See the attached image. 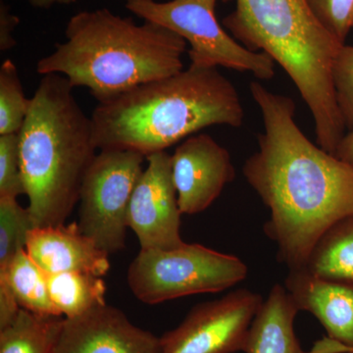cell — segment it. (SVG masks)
<instances>
[{
  "label": "cell",
  "instance_id": "cell-12",
  "mask_svg": "<svg viewBox=\"0 0 353 353\" xmlns=\"http://www.w3.org/2000/svg\"><path fill=\"white\" fill-rule=\"evenodd\" d=\"M55 353H161L160 338L134 326L108 303L64 318Z\"/></svg>",
  "mask_w": 353,
  "mask_h": 353
},
{
  "label": "cell",
  "instance_id": "cell-20",
  "mask_svg": "<svg viewBox=\"0 0 353 353\" xmlns=\"http://www.w3.org/2000/svg\"><path fill=\"white\" fill-rule=\"evenodd\" d=\"M30 105L17 66L12 60H4L0 66V136L21 131Z\"/></svg>",
  "mask_w": 353,
  "mask_h": 353
},
{
  "label": "cell",
  "instance_id": "cell-6",
  "mask_svg": "<svg viewBox=\"0 0 353 353\" xmlns=\"http://www.w3.org/2000/svg\"><path fill=\"white\" fill-rule=\"evenodd\" d=\"M239 257L199 243L173 250H141L128 270L132 294L146 304H158L197 294H214L248 277Z\"/></svg>",
  "mask_w": 353,
  "mask_h": 353
},
{
  "label": "cell",
  "instance_id": "cell-28",
  "mask_svg": "<svg viewBox=\"0 0 353 353\" xmlns=\"http://www.w3.org/2000/svg\"><path fill=\"white\" fill-rule=\"evenodd\" d=\"M30 6L37 9H50L59 6H71L76 3L78 0H27Z\"/></svg>",
  "mask_w": 353,
  "mask_h": 353
},
{
  "label": "cell",
  "instance_id": "cell-21",
  "mask_svg": "<svg viewBox=\"0 0 353 353\" xmlns=\"http://www.w3.org/2000/svg\"><path fill=\"white\" fill-rule=\"evenodd\" d=\"M32 226L28 208L17 199L0 197V270L6 268L20 250H26Z\"/></svg>",
  "mask_w": 353,
  "mask_h": 353
},
{
  "label": "cell",
  "instance_id": "cell-22",
  "mask_svg": "<svg viewBox=\"0 0 353 353\" xmlns=\"http://www.w3.org/2000/svg\"><path fill=\"white\" fill-rule=\"evenodd\" d=\"M25 194L18 134L0 136V197Z\"/></svg>",
  "mask_w": 353,
  "mask_h": 353
},
{
  "label": "cell",
  "instance_id": "cell-24",
  "mask_svg": "<svg viewBox=\"0 0 353 353\" xmlns=\"http://www.w3.org/2000/svg\"><path fill=\"white\" fill-rule=\"evenodd\" d=\"M309 7L325 28L345 43L352 28L353 0H307Z\"/></svg>",
  "mask_w": 353,
  "mask_h": 353
},
{
  "label": "cell",
  "instance_id": "cell-19",
  "mask_svg": "<svg viewBox=\"0 0 353 353\" xmlns=\"http://www.w3.org/2000/svg\"><path fill=\"white\" fill-rule=\"evenodd\" d=\"M64 318L21 308L12 324L0 330V353H55Z\"/></svg>",
  "mask_w": 353,
  "mask_h": 353
},
{
  "label": "cell",
  "instance_id": "cell-1",
  "mask_svg": "<svg viewBox=\"0 0 353 353\" xmlns=\"http://www.w3.org/2000/svg\"><path fill=\"white\" fill-rule=\"evenodd\" d=\"M250 90L264 132L243 175L270 210L264 232L277 245L278 259L299 270L322 234L353 214V165L309 141L290 97L259 82Z\"/></svg>",
  "mask_w": 353,
  "mask_h": 353
},
{
  "label": "cell",
  "instance_id": "cell-8",
  "mask_svg": "<svg viewBox=\"0 0 353 353\" xmlns=\"http://www.w3.org/2000/svg\"><path fill=\"white\" fill-rule=\"evenodd\" d=\"M145 159L132 150H99L83 178L79 226L108 254L125 248L130 201Z\"/></svg>",
  "mask_w": 353,
  "mask_h": 353
},
{
  "label": "cell",
  "instance_id": "cell-29",
  "mask_svg": "<svg viewBox=\"0 0 353 353\" xmlns=\"http://www.w3.org/2000/svg\"><path fill=\"white\" fill-rule=\"evenodd\" d=\"M352 28H353V11H352Z\"/></svg>",
  "mask_w": 353,
  "mask_h": 353
},
{
  "label": "cell",
  "instance_id": "cell-13",
  "mask_svg": "<svg viewBox=\"0 0 353 353\" xmlns=\"http://www.w3.org/2000/svg\"><path fill=\"white\" fill-rule=\"evenodd\" d=\"M285 288L299 310L315 316L329 334L317 343L319 353H353V283L327 280L290 270Z\"/></svg>",
  "mask_w": 353,
  "mask_h": 353
},
{
  "label": "cell",
  "instance_id": "cell-10",
  "mask_svg": "<svg viewBox=\"0 0 353 353\" xmlns=\"http://www.w3.org/2000/svg\"><path fill=\"white\" fill-rule=\"evenodd\" d=\"M148 166L139 178L128 211V226L141 250H173L183 245L181 213L172 176L171 155L166 152L146 157Z\"/></svg>",
  "mask_w": 353,
  "mask_h": 353
},
{
  "label": "cell",
  "instance_id": "cell-9",
  "mask_svg": "<svg viewBox=\"0 0 353 353\" xmlns=\"http://www.w3.org/2000/svg\"><path fill=\"white\" fill-rule=\"evenodd\" d=\"M264 299L246 289L194 306L176 328L160 338L161 353L243 352Z\"/></svg>",
  "mask_w": 353,
  "mask_h": 353
},
{
  "label": "cell",
  "instance_id": "cell-2",
  "mask_svg": "<svg viewBox=\"0 0 353 353\" xmlns=\"http://www.w3.org/2000/svg\"><path fill=\"white\" fill-rule=\"evenodd\" d=\"M97 150L148 157L205 128H240L245 111L234 83L218 68H189L99 102L92 116Z\"/></svg>",
  "mask_w": 353,
  "mask_h": 353
},
{
  "label": "cell",
  "instance_id": "cell-3",
  "mask_svg": "<svg viewBox=\"0 0 353 353\" xmlns=\"http://www.w3.org/2000/svg\"><path fill=\"white\" fill-rule=\"evenodd\" d=\"M65 38L39 60L37 72L66 77L97 102L182 71L188 50L187 41L163 26L137 24L108 8L72 16Z\"/></svg>",
  "mask_w": 353,
  "mask_h": 353
},
{
  "label": "cell",
  "instance_id": "cell-14",
  "mask_svg": "<svg viewBox=\"0 0 353 353\" xmlns=\"http://www.w3.org/2000/svg\"><path fill=\"white\" fill-rule=\"evenodd\" d=\"M26 252L44 273L81 272L102 277L110 270L108 253L85 236L77 222L32 228Z\"/></svg>",
  "mask_w": 353,
  "mask_h": 353
},
{
  "label": "cell",
  "instance_id": "cell-4",
  "mask_svg": "<svg viewBox=\"0 0 353 353\" xmlns=\"http://www.w3.org/2000/svg\"><path fill=\"white\" fill-rule=\"evenodd\" d=\"M223 26L246 48L261 51L285 70L310 110L318 145L334 154L347 129L332 71L345 43L319 22L307 0H236Z\"/></svg>",
  "mask_w": 353,
  "mask_h": 353
},
{
  "label": "cell",
  "instance_id": "cell-11",
  "mask_svg": "<svg viewBox=\"0 0 353 353\" xmlns=\"http://www.w3.org/2000/svg\"><path fill=\"white\" fill-rule=\"evenodd\" d=\"M171 162L182 214L203 212L236 176L229 152L208 134L185 139L171 155Z\"/></svg>",
  "mask_w": 353,
  "mask_h": 353
},
{
  "label": "cell",
  "instance_id": "cell-30",
  "mask_svg": "<svg viewBox=\"0 0 353 353\" xmlns=\"http://www.w3.org/2000/svg\"><path fill=\"white\" fill-rule=\"evenodd\" d=\"M125 1H128V0H125Z\"/></svg>",
  "mask_w": 353,
  "mask_h": 353
},
{
  "label": "cell",
  "instance_id": "cell-26",
  "mask_svg": "<svg viewBox=\"0 0 353 353\" xmlns=\"http://www.w3.org/2000/svg\"><path fill=\"white\" fill-rule=\"evenodd\" d=\"M21 307L12 292L6 284L0 283V330L12 324Z\"/></svg>",
  "mask_w": 353,
  "mask_h": 353
},
{
  "label": "cell",
  "instance_id": "cell-7",
  "mask_svg": "<svg viewBox=\"0 0 353 353\" xmlns=\"http://www.w3.org/2000/svg\"><path fill=\"white\" fill-rule=\"evenodd\" d=\"M219 1L232 0H128L126 8L143 21L171 30L187 41L190 65L250 72L260 80L275 76V62L255 52L225 31L216 17Z\"/></svg>",
  "mask_w": 353,
  "mask_h": 353
},
{
  "label": "cell",
  "instance_id": "cell-5",
  "mask_svg": "<svg viewBox=\"0 0 353 353\" xmlns=\"http://www.w3.org/2000/svg\"><path fill=\"white\" fill-rule=\"evenodd\" d=\"M66 77L43 75L19 132L25 194L34 228L65 224L97 148L92 118Z\"/></svg>",
  "mask_w": 353,
  "mask_h": 353
},
{
  "label": "cell",
  "instance_id": "cell-18",
  "mask_svg": "<svg viewBox=\"0 0 353 353\" xmlns=\"http://www.w3.org/2000/svg\"><path fill=\"white\" fill-rule=\"evenodd\" d=\"M0 283L9 288L21 308L34 314L62 316L51 301L44 272L26 250H20L6 268L0 270Z\"/></svg>",
  "mask_w": 353,
  "mask_h": 353
},
{
  "label": "cell",
  "instance_id": "cell-25",
  "mask_svg": "<svg viewBox=\"0 0 353 353\" xmlns=\"http://www.w3.org/2000/svg\"><path fill=\"white\" fill-rule=\"evenodd\" d=\"M20 19L12 13L6 2H0V50L7 51L15 48L16 41L14 32L19 25Z\"/></svg>",
  "mask_w": 353,
  "mask_h": 353
},
{
  "label": "cell",
  "instance_id": "cell-16",
  "mask_svg": "<svg viewBox=\"0 0 353 353\" xmlns=\"http://www.w3.org/2000/svg\"><path fill=\"white\" fill-rule=\"evenodd\" d=\"M303 270L316 277L353 283V214L322 234Z\"/></svg>",
  "mask_w": 353,
  "mask_h": 353
},
{
  "label": "cell",
  "instance_id": "cell-23",
  "mask_svg": "<svg viewBox=\"0 0 353 353\" xmlns=\"http://www.w3.org/2000/svg\"><path fill=\"white\" fill-rule=\"evenodd\" d=\"M333 83L336 103L347 131L353 129V46L343 44L334 58Z\"/></svg>",
  "mask_w": 353,
  "mask_h": 353
},
{
  "label": "cell",
  "instance_id": "cell-27",
  "mask_svg": "<svg viewBox=\"0 0 353 353\" xmlns=\"http://www.w3.org/2000/svg\"><path fill=\"white\" fill-rule=\"evenodd\" d=\"M334 155L343 161L353 165V129L345 132Z\"/></svg>",
  "mask_w": 353,
  "mask_h": 353
},
{
  "label": "cell",
  "instance_id": "cell-17",
  "mask_svg": "<svg viewBox=\"0 0 353 353\" xmlns=\"http://www.w3.org/2000/svg\"><path fill=\"white\" fill-rule=\"evenodd\" d=\"M48 294L65 318H75L106 304L108 287L99 276L81 272L48 274Z\"/></svg>",
  "mask_w": 353,
  "mask_h": 353
},
{
  "label": "cell",
  "instance_id": "cell-15",
  "mask_svg": "<svg viewBox=\"0 0 353 353\" xmlns=\"http://www.w3.org/2000/svg\"><path fill=\"white\" fill-rule=\"evenodd\" d=\"M299 311L287 289L274 285L253 319L243 352L310 353L301 348L294 333Z\"/></svg>",
  "mask_w": 353,
  "mask_h": 353
}]
</instances>
